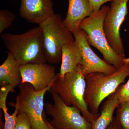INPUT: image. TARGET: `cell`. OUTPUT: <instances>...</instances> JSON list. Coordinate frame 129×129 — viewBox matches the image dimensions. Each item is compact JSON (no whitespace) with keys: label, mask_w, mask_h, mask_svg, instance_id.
Masks as SVG:
<instances>
[{"label":"cell","mask_w":129,"mask_h":129,"mask_svg":"<svg viewBox=\"0 0 129 129\" xmlns=\"http://www.w3.org/2000/svg\"><path fill=\"white\" fill-rule=\"evenodd\" d=\"M109 8L108 6H104L99 11L93 12L90 16L83 19L79 29L84 32L90 45L97 49L102 54L104 60L118 70L126 63L127 58L115 52L106 38L103 24Z\"/></svg>","instance_id":"obj_3"},{"label":"cell","mask_w":129,"mask_h":129,"mask_svg":"<svg viewBox=\"0 0 129 129\" xmlns=\"http://www.w3.org/2000/svg\"><path fill=\"white\" fill-rule=\"evenodd\" d=\"M93 12L88 0H68V8L63 24L70 32L79 29L83 19Z\"/></svg>","instance_id":"obj_12"},{"label":"cell","mask_w":129,"mask_h":129,"mask_svg":"<svg viewBox=\"0 0 129 129\" xmlns=\"http://www.w3.org/2000/svg\"><path fill=\"white\" fill-rule=\"evenodd\" d=\"M53 104L45 103V110L52 119L50 123L57 129H90L91 123L75 106H68L56 93L49 90Z\"/></svg>","instance_id":"obj_7"},{"label":"cell","mask_w":129,"mask_h":129,"mask_svg":"<svg viewBox=\"0 0 129 129\" xmlns=\"http://www.w3.org/2000/svg\"><path fill=\"white\" fill-rule=\"evenodd\" d=\"M14 113L10 115L8 113L6 106V100L0 101V108L3 111L5 118V126L4 129H14L16 125V118L18 113V108L16 106Z\"/></svg>","instance_id":"obj_17"},{"label":"cell","mask_w":129,"mask_h":129,"mask_svg":"<svg viewBox=\"0 0 129 129\" xmlns=\"http://www.w3.org/2000/svg\"><path fill=\"white\" fill-rule=\"evenodd\" d=\"M86 87L85 76L80 65L73 72L66 74L63 78L58 77L56 79L49 90L57 94L68 106L78 107L82 115L91 123L100 114H94L89 110L84 99Z\"/></svg>","instance_id":"obj_4"},{"label":"cell","mask_w":129,"mask_h":129,"mask_svg":"<svg viewBox=\"0 0 129 129\" xmlns=\"http://www.w3.org/2000/svg\"><path fill=\"white\" fill-rule=\"evenodd\" d=\"M116 109L115 121L122 129H129V100L120 103Z\"/></svg>","instance_id":"obj_16"},{"label":"cell","mask_w":129,"mask_h":129,"mask_svg":"<svg viewBox=\"0 0 129 129\" xmlns=\"http://www.w3.org/2000/svg\"><path fill=\"white\" fill-rule=\"evenodd\" d=\"M14 129H32L30 120L26 113H18Z\"/></svg>","instance_id":"obj_19"},{"label":"cell","mask_w":129,"mask_h":129,"mask_svg":"<svg viewBox=\"0 0 129 129\" xmlns=\"http://www.w3.org/2000/svg\"><path fill=\"white\" fill-rule=\"evenodd\" d=\"M128 76L129 57L127 58L124 65L112 74L97 72L86 75L84 99L90 112L94 114H99L102 102L114 93Z\"/></svg>","instance_id":"obj_2"},{"label":"cell","mask_w":129,"mask_h":129,"mask_svg":"<svg viewBox=\"0 0 129 129\" xmlns=\"http://www.w3.org/2000/svg\"><path fill=\"white\" fill-rule=\"evenodd\" d=\"M52 0H21L19 11L26 21L39 25L54 14Z\"/></svg>","instance_id":"obj_11"},{"label":"cell","mask_w":129,"mask_h":129,"mask_svg":"<svg viewBox=\"0 0 129 129\" xmlns=\"http://www.w3.org/2000/svg\"><path fill=\"white\" fill-rule=\"evenodd\" d=\"M5 46L20 65L46 63L43 34L39 25L21 34H2Z\"/></svg>","instance_id":"obj_1"},{"label":"cell","mask_w":129,"mask_h":129,"mask_svg":"<svg viewBox=\"0 0 129 129\" xmlns=\"http://www.w3.org/2000/svg\"><path fill=\"white\" fill-rule=\"evenodd\" d=\"M119 103L115 92L108 97L102 106L98 118L91 123L90 129H106L113 120V114Z\"/></svg>","instance_id":"obj_15"},{"label":"cell","mask_w":129,"mask_h":129,"mask_svg":"<svg viewBox=\"0 0 129 129\" xmlns=\"http://www.w3.org/2000/svg\"><path fill=\"white\" fill-rule=\"evenodd\" d=\"M20 66L11 52L4 62L0 66V86H11L13 89L22 83Z\"/></svg>","instance_id":"obj_13"},{"label":"cell","mask_w":129,"mask_h":129,"mask_svg":"<svg viewBox=\"0 0 129 129\" xmlns=\"http://www.w3.org/2000/svg\"><path fill=\"white\" fill-rule=\"evenodd\" d=\"M53 83L39 91L35 90L29 83H22L18 86L19 94L16 97V103H9L12 107H17L18 113H26L30 120L32 129H51L45 116L44 100L45 93L49 90Z\"/></svg>","instance_id":"obj_6"},{"label":"cell","mask_w":129,"mask_h":129,"mask_svg":"<svg viewBox=\"0 0 129 129\" xmlns=\"http://www.w3.org/2000/svg\"><path fill=\"white\" fill-rule=\"evenodd\" d=\"M93 12L99 11L104 3L112 2L113 0H88Z\"/></svg>","instance_id":"obj_21"},{"label":"cell","mask_w":129,"mask_h":129,"mask_svg":"<svg viewBox=\"0 0 129 129\" xmlns=\"http://www.w3.org/2000/svg\"><path fill=\"white\" fill-rule=\"evenodd\" d=\"M22 83L32 85L35 90H42L51 85L59 77L55 68L46 63H30L20 66Z\"/></svg>","instance_id":"obj_10"},{"label":"cell","mask_w":129,"mask_h":129,"mask_svg":"<svg viewBox=\"0 0 129 129\" xmlns=\"http://www.w3.org/2000/svg\"><path fill=\"white\" fill-rule=\"evenodd\" d=\"M39 25L43 34L47 62L53 64L59 63L61 61L63 46L75 42L73 35L65 27L61 17L58 14L54 13Z\"/></svg>","instance_id":"obj_5"},{"label":"cell","mask_w":129,"mask_h":129,"mask_svg":"<svg viewBox=\"0 0 129 129\" xmlns=\"http://www.w3.org/2000/svg\"><path fill=\"white\" fill-rule=\"evenodd\" d=\"M106 129H122L114 119L113 122Z\"/></svg>","instance_id":"obj_22"},{"label":"cell","mask_w":129,"mask_h":129,"mask_svg":"<svg viewBox=\"0 0 129 129\" xmlns=\"http://www.w3.org/2000/svg\"><path fill=\"white\" fill-rule=\"evenodd\" d=\"M129 0H113L106 15L103 28L109 44L118 54L125 55V50L120 36V28L128 14Z\"/></svg>","instance_id":"obj_8"},{"label":"cell","mask_w":129,"mask_h":129,"mask_svg":"<svg viewBox=\"0 0 129 129\" xmlns=\"http://www.w3.org/2000/svg\"><path fill=\"white\" fill-rule=\"evenodd\" d=\"M46 122H47V124H48V126H49V127H50V128L51 129H57V128H55V127H53V125H52L50 123V122H48V121H47V120L46 119Z\"/></svg>","instance_id":"obj_23"},{"label":"cell","mask_w":129,"mask_h":129,"mask_svg":"<svg viewBox=\"0 0 129 129\" xmlns=\"http://www.w3.org/2000/svg\"><path fill=\"white\" fill-rule=\"evenodd\" d=\"M82 62L80 48L75 42L65 44L62 50L61 64L59 78L62 79L68 73L76 69Z\"/></svg>","instance_id":"obj_14"},{"label":"cell","mask_w":129,"mask_h":129,"mask_svg":"<svg viewBox=\"0 0 129 129\" xmlns=\"http://www.w3.org/2000/svg\"><path fill=\"white\" fill-rule=\"evenodd\" d=\"M16 18L12 12L6 10L0 11V34L11 25Z\"/></svg>","instance_id":"obj_18"},{"label":"cell","mask_w":129,"mask_h":129,"mask_svg":"<svg viewBox=\"0 0 129 129\" xmlns=\"http://www.w3.org/2000/svg\"><path fill=\"white\" fill-rule=\"evenodd\" d=\"M119 103L129 100V79L127 83L119 86L115 91Z\"/></svg>","instance_id":"obj_20"},{"label":"cell","mask_w":129,"mask_h":129,"mask_svg":"<svg viewBox=\"0 0 129 129\" xmlns=\"http://www.w3.org/2000/svg\"><path fill=\"white\" fill-rule=\"evenodd\" d=\"M76 44L80 48L82 56L81 66L84 76L92 73H103L112 74L117 69L114 66L102 59L95 53L90 47L84 32L80 29L72 32Z\"/></svg>","instance_id":"obj_9"}]
</instances>
